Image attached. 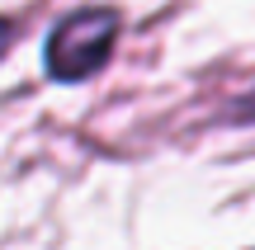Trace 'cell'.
<instances>
[{
    "mask_svg": "<svg viewBox=\"0 0 255 250\" xmlns=\"http://www.w3.org/2000/svg\"><path fill=\"white\" fill-rule=\"evenodd\" d=\"M123 33V14L114 5H81L62 14L43 38V76L57 85H81L109 66Z\"/></svg>",
    "mask_w": 255,
    "mask_h": 250,
    "instance_id": "cell-1",
    "label": "cell"
},
{
    "mask_svg": "<svg viewBox=\"0 0 255 250\" xmlns=\"http://www.w3.org/2000/svg\"><path fill=\"white\" fill-rule=\"evenodd\" d=\"M241 118H255V94L246 99V109H241Z\"/></svg>",
    "mask_w": 255,
    "mask_h": 250,
    "instance_id": "cell-3",
    "label": "cell"
},
{
    "mask_svg": "<svg viewBox=\"0 0 255 250\" xmlns=\"http://www.w3.org/2000/svg\"><path fill=\"white\" fill-rule=\"evenodd\" d=\"M19 33H24V24H19L14 14H0V62L9 57V47L19 43Z\"/></svg>",
    "mask_w": 255,
    "mask_h": 250,
    "instance_id": "cell-2",
    "label": "cell"
}]
</instances>
